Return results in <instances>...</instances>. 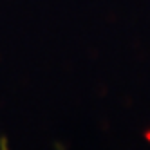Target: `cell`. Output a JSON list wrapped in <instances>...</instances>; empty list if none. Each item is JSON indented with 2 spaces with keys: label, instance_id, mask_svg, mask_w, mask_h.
Segmentation results:
<instances>
[{
  "label": "cell",
  "instance_id": "obj_1",
  "mask_svg": "<svg viewBox=\"0 0 150 150\" xmlns=\"http://www.w3.org/2000/svg\"><path fill=\"white\" fill-rule=\"evenodd\" d=\"M145 139H146V141H148V143H150V128H148V130H146V132H145Z\"/></svg>",
  "mask_w": 150,
  "mask_h": 150
}]
</instances>
